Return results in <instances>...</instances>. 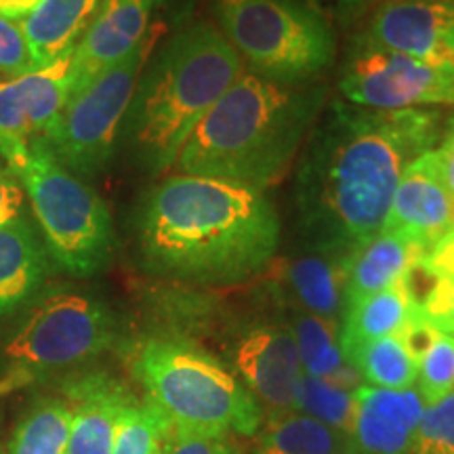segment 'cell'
Listing matches in <instances>:
<instances>
[{"instance_id": "6da1fadb", "label": "cell", "mask_w": 454, "mask_h": 454, "mask_svg": "<svg viewBox=\"0 0 454 454\" xmlns=\"http://www.w3.org/2000/svg\"><path fill=\"white\" fill-rule=\"evenodd\" d=\"M438 137V114L423 107L379 112L334 101L317 118L297 170V211L309 240L345 259L377 236L404 168Z\"/></svg>"}, {"instance_id": "7a4b0ae2", "label": "cell", "mask_w": 454, "mask_h": 454, "mask_svg": "<svg viewBox=\"0 0 454 454\" xmlns=\"http://www.w3.org/2000/svg\"><path fill=\"white\" fill-rule=\"evenodd\" d=\"M139 244L158 274L231 284L268 268L280 244V217L259 187L175 175L147 194Z\"/></svg>"}, {"instance_id": "3957f363", "label": "cell", "mask_w": 454, "mask_h": 454, "mask_svg": "<svg viewBox=\"0 0 454 454\" xmlns=\"http://www.w3.org/2000/svg\"><path fill=\"white\" fill-rule=\"evenodd\" d=\"M326 87L280 84L244 72L181 147L184 175L263 190L286 175L322 116Z\"/></svg>"}, {"instance_id": "277c9868", "label": "cell", "mask_w": 454, "mask_h": 454, "mask_svg": "<svg viewBox=\"0 0 454 454\" xmlns=\"http://www.w3.org/2000/svg\"><path fill=\"white\" fill-rule=\"evenodd\" d=\"M244 74V61L221 30L198 21L164 44L141 74L127 114L130 145L139 162L162 173L181 147Z\"/></svg>"}, {"instance_id": "5b68a950", "label": "cell", "mask_w": 454, "mask_h": 454, "mask_svg": "<svg viewBox=\"0 0 454 454\" xmlns=\"http://www.w3.org/2000/svg\"><path fill=\"white\" fill-rule=\"evenodd\" d=\"M135 374L173 427L204 434L254 435L263 408L217 357L175 339H152L135 357Z\"/></svg>"}, {"instance_id": "8992f818", "label": "cell", "mask_w": 454, "mask_h": 454, "mask_svg": "<svg viewBox=\"0 0 454 454\" xmlns=\"http://www.w3.org/2000/svg\"><path fill=\"white\" fill-rule=\"evenodd\" d=\"M30 198L47 253L72 276H93L110 263L114 225L98 192L67 170L43 139L11 168Z\"/></svg>"}, {"instance_id": "52a82bcc", "label": "cell", "mask_w": 454, "mask_h": 454, "mask_svg": "<svg viewBox=\"0 0 454 454\" xmlns=\"http://www.w3.org/2000/svg\"><path fill=\"white\" fill-rule=\"evenodd\" d=\"M221 34L253 74L280 84L314 82L334 61V34L305 0H215Z\"/></svg>"}, {"instance_id": "ba28073f", "label": "cell", "mask_w": 454, "mask_h": 454, "mask_svg": "<svg viewBox=\"0 0 454 454\" xmlns=\"http://www.w3.org/2000/svg\"><path fill=\"white\" fill-rule=\"evenodd\" d=\"M160 30H147L135 51L67 98L64 110L43 141L67 170L95 175L110 162L118 130L133 104L135 90Z\"/></svg>"}, {"instance_id": "9c48e42d", "label": "cell", "mask_w": 454, "mask_h": 454, "mask_svg": "<svg viewBox=\"0 0 454 454\" xmlns=\"http://www.w3.org/2000/svg\"><path fill=\"white\" fill-rule=\"evenodd\" d=\"M118 339V322L104 301L72 288L44 293L4 345L21 371H57L95 360Z\"/></svg>"}, {"instance_id": "30bf717a", "label": "cell", "mask_w": 454, "mask_h": 454, "mask_svg": "<svg viewBox=\"0 0 454 454\" xmlns=\"http://www.w3.org/2000/svg\"><path fill=\"white\" fill-rule=\"evenodd\" d=\"M349 104L379 112L454 106V76L362 36L351 49L340 76Z\"/></svg>"}, {"instance_id": "8fae6325", "label": "cell", "mask_w": 454, "mask_h": 454, "mask_svg": "<svg viewBox=\"0 0 454 454\" xmlns=\"http://www.w3.org/2000/svg\"><path fill=\"white\" fill-rule=\"evenodd\" d=\"M72 66L74 49L47 67L0 81V156L9 170L59 118L70 98Z\"/></svg>"}, {"instance_id": "7c38bea8", "label": "cell", "mask_w": 454, "mask_h": 454, "mask_svg": "<svg viewBox=\"0 0 454 454\" xmlns=\"http://www.w3.org/2000/svg\"><path fill=\"white\" fill-rule=\"evenodd\" d=\"M364 38L454 76V0H385Z\"/></svg>"}, {"instance_id": "4fadbf2b", "label": "cell", "mask_w": 454, "mask_h": 454, "mask_svg": "<svg viewBox=\"0 0 454 454\" xmlns=\"http://www.w3.org/2000/svg\"><path fill=\"white\" fill-rule=\"evenodd\" d=\"M231 360L242 383L257 400L280 412L297 411L305 372L291 328L278 325L248 328L238 337Z\"/></svg>"}, {"instance_id": "5bb4252c", "label": "cell", "mask_w": 454, "mask_h": 454, "mask_svg": "<svg viewBox=\"0 0 454 454\" xmlns=\"http://www.w3.org/2000/svg\"><path fill=\"white\" fill-rule=\"evenodd\" d=\"M454 230V200L442 179L435 150L423 152L402 173L383 230L431 251Z\"/></svg>"}, {"instance_id": "9a60e30c", "label": "cell", "mask_w": 454, "mask_h": 454, "mask_svg": "<svg viewBox=\"0 0 454 454\" xmlns=\"http://www.w3.org/2000/svg\"><path fill=\"white\" fill-rule=\"evenodd\" d=\"M154 4L156 0H101L74 49L70 95L139 47L150 30Z\"/></svg>"}, {"instance_id": "2e32d148", "label": "cell", "mask_w": 454, "mask_h": 454, "mask_svg": "<svg viewBox=\"0 0 454 454\" xmlns=\"http://www.w3.org/2000/svg\"><path fill=\"white\" fill-rule=\"evenodd\" d=\"M427 404L417 387L381 389L357 385L349 442L357 454H404Z\"/></svg>"}, {"instance_id": "e0dca14e", "label": "cell", "mask_w": 454, "mask_h": 454, "mask_svg": "<svg viewBox=\"0 0 454 454\" xmlns=\"http://www.w3.org/2000/svg\"><path fill=\"white\" fill-rule=\"evenodd\" d=\"M72 404V429L66 454H112L122 412L135 395L101 372L82 374L66 385Z\"/></svg>"}, {"instance_id": "ac0fdd59", "label": "cell", "mask_w": 454, "mask_h": 454, "mask_svg": "<svg viewBox=\"0 0 454 454\" xmlns=\"http://www.w3.org/2000/svg\"><path fill=\"white\" fill-rule=\"evenodd\" d=\"M427 251L404 236L379 231L345 257V308L404 280Z\"/></svg>"}, {"instance_id": "d6986e66", "label": "cell", "mask_w": 454, "mask_h": 454, "mask_svg": "<svg viewBox=\"0 0 454 454\" xmlns=\"http://www.w3.org/2000/svg\"><path fill=\"white\" fill-rule=\"evenodd\" d=\"M47 247L26 217L0 225V320L21 309L49 274Z\"/></svg>"}, {"instance_id": "ffe728a7", "label": "cell", "mask_w": 454, "mask_h": 454, "mask_svg": "<svg viewBox=\"0 0 454 454\" xmlns=\"http://www.w3.org/2000/svg\"><path fill=\"white\" fill-rule=\"evenodd\" d=\"M101 0H43L30 15L20 21L34 67L41 70L76 49Z\"/></svg>"}, {"instance_id": "44dd1931", "label": "cell", "mask_w": 454, "mask_h": 454, "mask_svg": "<svg viewBox=\"0 0 454 454\" xmlns=\"http://www.w3.org/2000/svg\"><path fill=\"white\" fill-rule=\"evenodd\" d=\"M419 317V305L414 301L406 280L356 301L345 308L340 325V349H349L366 340L404 334Z\"/></svg>"}, {"instance_id": "7402d4cb", "label": "cell", "mask_w": 454, "mask_h": 454, "mask_svg": "<svg viewBox=\"0 0 454 454\" xmlns=\"http://www.w3.org/2000/svg\"><path fill=\"white\" fill-rule=\"evenodd\" d=\"M345 259L334 254H305L282 268V284L305 314L339 320L345 311Z\"/></svg>"}, {"instance_id": "603a6c76", "label": "cell", "mask_w": 454, "mask_h": 454, "mask_svg": "<svg viewBox=\"0 0 454 454\" xmlns=\"http://www.w3.org/2000/svg\"><path fill=\"white\" fill-rule=\"evenodd\" d=\"M343 356L371 387L400 391L417 385V354L404 334L366 340L345 349Z\"/></svg>"}, {"instance_id": "cb8c5ba5", "label": "cell", "mask_w": 454, "mask_h": 454, "mask_svg": "<svg viewBox=\"0 0 454 454\" xmlns=\"http://www.w3.org/2000/svg\"><path fill=\"white\" fill-rule=\"evenodd\" d=\"M349 446L348 435L294 411L271 419L248 454H331Z\"/></svg>"}, {"instance_id": "d4e9b609", "label": "cell", "mask_w": 454, "mask_h": 454, "mask_svg": "<svg viewBox=\"0 0 454 454\" xmlns=\"http://www.w3.org/2000/svg\"><path fill=\"white\" fill-rule=\"evenodd\" d=\"M291 331L294 340H297L303 372L308 377L325 379V381H334L343 387L356 389L354 385H349V377H345V372L354 371V368L348 364L343 349H340L337 322L303 311L297 316Z\"/></svg>"}, {"instance_id": "484cf974", "label": "cell", "mask_w": 454, "mask_h": 454, "mask_svg": "<svg viewBox=\"0 0 454 454\" xmlns=\"http://www.w3.org/2000/svg\"><path fill=\"white\" fill-rule=\"evenodd\" d=\"M72 417V404L67 400H41L17 423L7 454H66Z\"/></svg>"}, {"instance_id": "4316f807", "label": "cell", "mask_w": 454, "mask_h": 454, "mask_svg": "<svg viewBox=\"0 0 454 454\" xmlns=\"http://www.w3.org/2000/svg\"><path fill=\"white\" fill-rule=\"evenodd\" d=\"M173 423L152 402L135 397L124 408L112 454H167Z\"/></svg>"}, {"instance_id": "83f0119b", "label": "cell", "mask_w": 454, "mask_h": 454, "mask_svg": "<svg viewBox=\"0 0 454 454\" xmlns=\"http://www.w3.org/2000/svg\"><path fill=\"white\" fill-rule=\"evenodd\" d=\"M297 412L309 414L349 438L351 419H354V389L305 374L301 381Z\"/></svg>"}, {"instance_id": "f1b7e54d", "label": "cell", "mask_w": 454, "mask_h": 454, "mask_svg": "<svg viewBox=\"0 0 454 454\" xmlns=\"http://www.w3.org/2000/svg\"><path fill=\"white\" fill-rule=\"evenodd\" d=\"M417 387L427 406L444 400L454 391V337L440 331L431 333L425 348L419 351Z\"/></svg>"}, {"instance_id": "f546056e", "label": "cell", "mask_w": 454, "mask_h": 454, "mask_svg": "<svg viewBox=\"0 0 454 454\" xmlns=\"http://www.w3.org/2000/svg\"><path fill=\"white\" fill-rule=\"evenodd\" d=\"M404 454H454V391L425 408Z\"/></svg>"}, {"instance_id": "4dcf8cb0", "label": "cell", "mask_w": 454, "mask_h": 454, "mask_svg": "<svg viewBox=\"0 0 454 454\" xmlns=\"http://www.w3.org/2000/svg\"><path fill=\"white\" fill-rule=\"evenodd\" d=\"M419 314L431 328L454 337V274H435L419 301Z\"/></svg>"}, {"instance_id": "1f68e13d", "label": "cell", "mask_w": 454, "mask_h": 454, "mask_svg": "<svg viewBox=\"0 0 454 454\" xmlns=\"http://www.w3.org/2000/svg\"><path fill=\"white\" fill-rule=\"evenodd\" d=\"M32 51L21 32V26L15 21L0 17V74L9 76H24L34 72Z\"/></svg>"}, {"instance_id": "d6a6232c", "label": "cell", "mask_w": 454, "mask_h": 454, "mask_svg": "<svg viewBox=\"0 0 454 454\" xmlns=\"http://www.w3.org/2000/svg\"><path fill=\"white\" fill-rule=\"evenodd\" d=\"M167 454H240V452H238L231 435L204 434V431L173 427V438L168 442Z\"/></svg>"}, {"instance_id": "836d02e7", "label": "cell", "mask_w": 454, "mask_h": 454, "mask_svg": "<svg viewBox=\"0 0 454 454\" xmlns=\"http://www.w3.org/2000/svg\"><path fill=\"white\" fill-rule=\"evenodd\" d=\"M21 211H24V190L7 164H0V225L21 217Z\"/></svg>"}, {"instance_id": "e575fe53", "label": "cell", "mask_w": 454, "mask_h": 454, "mask_svg": "<svg viewBox=\"0 0 454 454\" xmlns=\"http://www.w3.org/2000/svg\"><path fill=\"white\" fill-rule=\"evenodd\" d=\"M423 263L434 274H454V230L434 244V248L425 254Z\"/></svg>"}, {"instance_id": "d590c367", "label": "cell", "mask_w": 454, "mask_h": 454, "mask_svg": "<svg viewBox=\"0 0 454 454\" xmlns=\"http://www.w3.org/2000/svg\"><path fill=\"white\" fill-rule=\"evenodd\" d=\"M435 156H438L442 179H444L448 192H450L454 200V118L450 124H448L444 141H442V145L435 150Z\"/></svg>"}, {"instance_id": "8d00e7d4", "label": "cell", "mask_w": 454, "mask_h": 454, "mask_svg": "<svg viewBox=\"0 0 454 454\" xmlns=\"http://www.w3.org/2000/svg\"><path fill=\"white\" fill-rule=\"evenodd\" d=\"M43 0H0V17L7 20H24L41 4Z\"/></svg>"}, {"instance_id": "74e56055", "label": "cell", "mask_w": 454, "mask_h": 454, "mask_svg": "<svg viewBox=\"0 0 454 454\" xmlns=\"http://www.w3.org/2000/svg\"><path fill=\"white\" fill-rule=\"evenodd\" d=\"M32 379H34V374H32V372L21 371V368H15V371H13V372H9L7 377L0 379V397H3V395H9L11 391L21 389V387H24V385L32 383Z\"/></svg>"}, {"instance_id": "f35d334b", "label": "cell", "mask_w": 454, "mask_h": 454, "mask_svg": "<svg viewBox=\"0 0 454 454\" xmlns=\"http://www.w3.org/2000/svg\"><path fill=\"white\" fill-rule=\"evenodd\" d=\"M305 3H325V4H337L343 11H356L364 4V0H305Z\"/></svg>"}, {"instance_id": "ab89813d", "label": "cell", "mask_w": 454, "mask_h": 454, "mask_svg": "<svg viewBox=\"0 0 454 454\" xmlns=\"http://www.w3.org/2000/svg\"><path fill=\"white\" fill-rule=\"evenodd\" d=\"M331 454H357V452L349 446V448H343V450H337V452H331Z\"/></svg>"}, {"instance_id": "60d3db41", "label": "cell", "mask_w": 454, "mask_h": 454, "mask_svg": "<svg viewBox=\"0 0 454 454\" xmlns=\"http://www.w3.org/2000/svg\"><path fill=\"white\" fill-rule=\"evenodd\" d=\"M411 3H435V0H411Z\"/></svg>"}]
</instances>
